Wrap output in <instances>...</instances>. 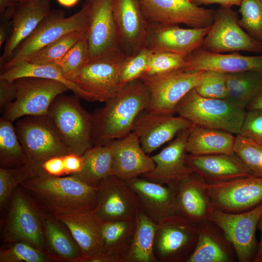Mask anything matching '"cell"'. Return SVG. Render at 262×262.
I'll return each mask as SVG.
<instances>
[{"label": "cell", "mask_w": 262, "mask_h": 262, "mask_svg": "<svg viewBox=\"0 0 262 262\" xmlns=\"http://www.w3.org/2000/svg\"><path fill=\"white\" fill-rule=\"evenodd\" d=\"M238 12L241 27L254 39L262 41V0H243Z\"/></svg>", "instance_id": "7bdbcfd3"}, {"label": "cell", "mask_w": 262, "mask_h": 262, "mask_svg": "<svg viewBox=\"0 0 262 262\" xmlns=\"http://www.w3.org/2000/svg\"><path fill=\"white\" fill-rule=\"evenodd\" d=\"M24 77H34L59 81L67 86L69 90L80 98L88 101L86 94L73 82L67 80L54 64L39 65L21 62L2 70L0 79L14 81Z\"/></svg>", "instance_id": "836d02e7"}, {"label": "cell", "mask_w": 262, "mask_h": 262, "mask_svg": "<svg viewBox=\"0 0 262 262\" xmlns=\"http://www.w3.org/2000/svg\"><path fill=\"white\" fill-rule=\"evenodd\" d=\"M80 98L61 94L50 106L47 115L61 141L72 153L82 155L93 147V116L81 105Z\"/></svg>", "instance_id": "3957f363"}, {"label": "cell", "mask_w": 262, "mask_h": 262, "mask_svg": "<svg viewBox=\"0 0 262 262\" xmlns=\"http://www.w3.org/2000/svg\"><path fill=\"white\" fill-rule=\"evenodd\" d=\"M234 134L193 124L190 128L186 149L192 155L235 154Z\"/></svg>", "instance_id": "4dcf8cb0"}, {"label": "cell", "mask_w": 262, "mask_h": 262, "mask_svg": "<svg viewBox=\"0 0 262 262\" xmlns=\"http://www.w3.org/2000/svg\"><path fill=\"white\" fill-rule=\"evenodd\" d=\"M38 175L54 177L66 176L64 162V156H54L45 161L41 165L40 172Z\"/></svg>", "instance_id": "c3c4849f"}, {"label": "cell", "mask_w": 262, "mask_h": 262, "mask_svg": "<svg viewBox=\"0 0 262 262\" xmlns=\"http://www.w3.org/2000/svg\"><path fill=\"white\" fill-rule=\"evenodd\" d=\"M261 42L262 43V41Z\"/></svg>", "instance_id": "6125c7cd"}, {"label": "cell", "mask_w": 262, "mask_h": 262, "mask_svg": "<svg viewBox=\"0 0 262 262\" xmlns=\"http://www.w3.org/2000/svg\"><path fill=\"white\" fill-rule=\"evenodd\" d=\"M198 238L197 224L177 214L157 223L153 252L157 262H187Z\"/></svg>", "instance_id": "30bf717a"}, {"label": "cell", "mask_w": 262, "mask_h": 262, "mask_svg": "<svg viewBox=\"0 0 262 262\" xmlns=\"http://www.w3.org/2000/svg\"><path fill=\"white\" fill-rule=\"evenodd\" d=\"M234 152L253 176L262 178V145L237 134Z\"/></svg>", "instance_id": "b9f144b4"}, {"label": "cell", "mask_w": 262, "mask_h": 262, "mask_svg": "<svg viewBox=\"0 0 262 262\" xmlns=\"http://www.w3.org/2000/svg\"><path fill=\"white\" fill-rule=\"evenodd\" d=\"M152 52V50L146 48L136 54L125 58L119 70L120 87L145 75Z\"/></svg>", "instance_id": "ee69618b"}, {"label": "cell", "mask_w": 262, "mask_h": 262, "mask_svg": "<svg viewBox=\"0 0 262 262\" xmlns=\"http://www.w3.org/2000/svg\"><path fill=\"white\" fill-rule=\"evenodd\" d=\"M195 4L200 6L201 5H209L212 4H218L220 6L231 7L233 6H240L243 0H189Z\"/></svg>", "instance_id": "816d5d0a"}, {"label": "cell", "mask_w": 262, "mask_h": 262, "mask_svg": "<svg viewBox=\"0 0 262 262\" xmlns=\"http://www.w3.org/2000/svg\"><path fill=\"white\" fill-rule=\"evenodd\" d=\"M15 0L18 3H23V2L31 1L32 0Z\"/></svg>", "instance_id": "91938a15"}, {"label": "cell", "mask_w": 262, "mask_h": 262, "mask_svg": "<svg viewBox=\"0 0 262 262\" xmlns=\"http://www.w3.org/2000/svg\"><path fill=\"white\" fill-rule=\"evenodd\" d=\"M261 262H262V260L261 261Z\"/></svg>", "instance_id": "94428289"}, {"label": "cell", "mask_w": 262, "mask_h": 262, "mask_svg": "<svg viewBox=\"0 0 262 262\" xmlns=\"http://www.w3.org/2000/svg\"><path fill=\"white\" fill-rule=\"evenodd\" d=\"M0 250V262H46L51 259L45 252L24 241L9 243Z\"/></svg>", "instance_id": "60d3db41"}, {"label": "cell", "mask_w": 262, "mask_h": 262, "mask_svg": "<svg viewBox=\"0 0 262 262\" xmlns=\"http://www.w3.org/2000/svg\"><path fill=\"white\" fill-rule=\"evenodd\" d=\"M239 20L231 7L220 6L215 10L213 22L200 48L213 53L247 51L262 54V43L245 31Z\"/></svg>", "instance_id": "8fae6325"}, {"label": "cell", "mask_w": 262, "mask_h": 262, "mask_svg": "<svg viewBox=\"0 0 262 262\" xmlns=\"http://www.w3.org/2000/svg\"><path fill=\"white\" fill-rule=\"evenodd\" d=\"M182 69L193 71L214 70L225 73L245 71L262 72V54L245 56L238 52L222 54L199 48L187 56Z\"/></svg>", "instance_id": "484cf974"}, {"label": "cell", "mask_w": 262, "mask_h": 262, "mask_svg": "<svg viewBox=\"0 0 262 262\" xmlns=\"http://www.w3.org/2000/svg\"><path fill=\"white\" fill-rule=\"evenodd\" d=\"M214 210L240 213L262 203V178L254 176L222 182H205Z\"/></svg>", "instance_id": "2e32d148"}, {"label": "cell", "mask_w": 262, "mask_h": 262, "mask_svg": "<svg viewBox=\"0 0 262 262\" xmlns=\"http://www.w3.org/2000/svg\"><path fill=\"white\" fill-rule=\"evenodd\" d=\"M113 155V175L128 180L151 171L155 166L152 158L143 150L133 132L108 142Z\"/></svg>", "instance_id": "7402d4cb"}, {"label": "cell", "mask_w": 262, "mask_h": 262, "mask_svg": "<svg viewBox=\"0 0 262 262\" xmlns=\"http://www.w3.org/2000/svg\"><path fill=\"white\" fill-rule=\"evenodd\" d=\"M95 212L102 221L134 220L141 210L139 199L126 181L114 175L99 181Z\"/></svg>", "instance_id": "9a60e30c"}, {"label": "cell", "mask_w": 262, "mask_h": 262, "mask_svg": "<svg viewBox=\"0 0 262 262\" xmlns=\"http://www.w3.org/2000/svg\"><path fill=\"white\" fill-rule=\"evenodd\" d=\"M149 23L183 24L200 28L212 25L215 10L205 9L189 0H138Z\"/></svg>", "instance_id": "5bb4252c"}, {"label": "cell", "mask_w": 262, "mask_h": 262, "mask_svg": "<svg viewBox=\"0 0 262 262\" xmlns=\"http://www.w3.org/2000/svg\"><path fill=\"white\" fill-rule=\"evenodd\" d=\"M85 262H119L114 256L103 251L99 252L88 258Z\"/></svg>", "instance_id": "f5cc1de1"}, {"label": "cell", "mask_w": 262, "mask_h": 262, "mask_svg": "<svg viewBox=\"0 0 262 262\" xmlns=\"http://www.w3.org/2000/svg\"><path fill=\"white\" fill-rule=\"evenodd\" d=\"M17 95V88L15 81L0 79V110L4 108L13 102Z\"/></svg>", "instance_id": "681fc988"}, {"label": "cell", "mask_w": 262, "mask_h": 262, "mask_svg": "<svg viewBox=\"0 0 262 262\" xmlns=\"http://www.w3.org/2000/svg\"><path fill=\"white\" fill-rule=\"evenodd\" d=\"M126 57L120 51L89 61L72 82L86 94L88 101L104 102L120 87L119 70Z\"/></svg>", "instance_id": "4fadbf2b"}, {"label": "cell", "mask_w": 262, "mask_h": 262, "mask_svg": "<svg viewBox=\"0 0 262 262\" xmlns=\"http://www.w3.org/2000/svg\"><path fill=\"white\" fill-rule=\"evenodd\" d=\"M157 223L141 210L136 218L131 249L125 262H157L153 246Z\"/></svg>", "instance_id": "d590c367"}, {"label": "cell", "mask_w": 262, "mask_h": 262, "mask_svg": "<svg viewBox=\"0 0 262 262\" xmlns=\"http://www.w3.org/2000/svg\"><path fill=\"white\" fill-rule=\"evenodd\" d=\"M175 184L179 214L196 224L209 219L214 209L205 182L192 173Z\"/></svg>", "instance_id": "4316f807"}, {"label": "cell", "mask_w": 262, "mask_h": 262, "mask_svg": "<svg viewBox=\"0 0 262 262\" xmlns=\"http://www.w3.org/2000/svg\"><path fill=\"white\" fill-rule=\"evenodd\" d=\"M136 219L104 221L101 225L102 250L125 262L131 249L136 228Z\"/></svg>", "instance_id": "1f68e13d"}, {"label": "cell", "mask_w": 262, "mask_h": 262, "mask_svg": "<svg viewBox=\"0 0 262 262\" xmlns=\"http://www.w3.org/2000/svg\"><path fill=\"white\" fill-rule=\"evenodd\" d=\"M20 186L43 211L54 215L93 212L98 204V186L73 175L35 176Z\"/></svg>", "instance_id": "7a4b0ae2"}, {"label": "cell", "mask_w": 262, "mask_h": 262, "mask_svg": "<svg viewBox=\"0 0 262 262\" xmlns=\"http://www.w3.org/2000/svg\"><path fill=\"white\" fill-rule=\"evenodd\" d=\"M204 71L181 69L168 73L144 76L140 78L150 94L146 110L166 115H174L179 102L200 82Z\"/></svg>", "instance_id": "9c48e42d"}, {"label": "cell", "mask_w": 262, "mask_h": 262, "mask_svg": "<svg viewBox=\"0 0 262 262\" xmlns=\"http://www.w3.org/2000/svg\"><path fill=\"white\" fill-rule=\"evenodd\" d=\"M226 100L246 109L262 91V72L245 71L226 74Z\"/></svg>", "instance_id": "d6a6232c"}, {"label": "cell", "mask_w": 262, "mask_h": 262, "mask_svg": "<svg viewBox=\"0 0 262 262\" xmlns=\"http://www.w3.org/2000/svg\"><path fill=\"white\" fill-rule=\"evenodd\" d=\"M187 56L166 51H153L144 76L164 74L182 69Z\"/></svg>", "instance_id": "f6af8a7d"}, {"label": "cell", "mask_w": 262, "mask_h": 262, "mask_svg": "<svg viewBox=\"0 0 262 262\" xmlns=\"http://www.w3.org/2000/svg\"><path fill=\"white\" fill-rule=\"evenodd\" d=\"M42 219L47 253L51 260L82 262L80 247L67 227L43 210Z\"/></svg>", "instance_id": "f546056e"}, {"label": "cell", "mask_w": 262, "mask_h": 262, "mask_svg": "<svg viewBox=\"0 0 262 262\" xmlns=\"http://www.w3.org/2000/svg\"><path fill=\"white\" fill-rule=\"evenodd\" d=\"M113 14L120 50L131 56L146 48L148 22L138 0H113Z\"/></svg>", "instance_id": "ac0fdd59"}, {"label": "cell", "mask_w": 262, "mask_h": 262, "mask_svg": "<svg viewBox=\"0 0 262 262\" xmlns=\"http://www.w3.org/2000/svg\"><path fill=\"white\" fill-rule=\"evenodd\" d=\"M126 181L137 195L142 210L156 223L179 214L175 184H162L139 177Z\"/></svg>", "instance_id": "603a6c76"}, {"label": "cell", "mask_w": 262, "mask_h": 262, "mask_svg": "<svg viewBox=\"0 0 262 262\" xmlns=\"http://www.w3.org/2000/svg\"><path fill=\"white\" fill-rule=\"evenodd\" d=\"M87 32L76 31L64 35L38 51L28 62L39 65L54 63L86 36Z\"/></svg>", "instance_id": "74e56055"}, {"label": "cell", "mask_w": 262, "mask_h": 262, "mask_svg": "<svg viewBox=\"0 0 262 262\" xmlns=\"http://www.w3.org/2000/svg\"><path fill=\"white\" fill-rule=\"evenodd\" d=\"M193 124L179 115L154 113L145 110L137 118L132 132L138 137L143 150L149 154L171 141Z\"/></svg>", "instance_id": "d6986e66"}, {"label": "cell", "mask_w": 262, "mask_h": 262, "mask_svg": "<svg viewBox=\"0 0 262 262\" xmlns=\"http://www.w3.org/2000/svg\"><path fill=\"white\" fill-rule=\"evenodd\" d=\"M27 194L20 186L13 192L3 238L8 243L26 242L47 253L42 210Z\"/></svg>", "instance_id": "52a82bcc"}, {"label": "cell", "mask_w": 262, "mask_h": 262, "mask_svg": "<svg viewBox=\"0 0 262 262\" xmlns=\"http://www.w3.org/2000/svg\"><path fill=\"white\" fill-rule=\"evenodd\" d=\"M175 113L193 124L236 135L240 131L246 111L226 99L202 97L194 88L179 102Z\"/></svg>", "instance_id": "277c9868"}, {"label": "cell", "mask_w": 262, "mask_h": 262, "mask_svg": "<svg viewBox=\"0 0 262 262\" xmlns=\"http://www.w3.org/2000/svg\"><path fill=\"white\" fill-rule=\"evenodd\" d=\"M262 215V203L243 212L214 210L209 220L217 225L232 245L239 262H253L259 244L256 231Z\"/></svg>", "instance_id": "7c38bea8"}, {"label": "cell", "mask_w": 262, "mask_h": 262, "mask_svg": "<svg viewBox=\"0 0 262 262\" xmlns=\"http://www.w3.org/2000/svg\"><path fill=\"white\" fill-rule=\"evenodd\" d=\"M190 128L180 131L160 152L151 156L155 166L151 171L143 175V177L170 185L180 182L193 173L186 163Z\"/></svg>", "instance_id": "44dd1931"}, {"label": "cell", "mask_w": 262, "mask_h": 262, "mask_svg": "<svg viewBox=\"0 0 262 262\" xmlns=\"http://www.w3.org/2000/svg\"><path fill=\"white\" fill-rule=\"evenodd\" d=\"M186 163L193 173L209 184L253 176L235 154H187Z\"/></svg>", "instance_id": "d4e9b609"}, {"label": "cell", "mask_w": 262, "mask_h": 262, "mask_svg": "<svg viewBox=\"0 0 262 262\" xmlns=\"http://www.w3.org/2000/svg\"><path fill=\"white\" fill-rule=\"evenodd\" d=\"M149 101L148 89L140 79L120 87L92 115L93 146L104 145L132 132L135 121Z\"/></svg>", "instance_id": "6da1fadb"}, {"label": "cell", "mask_w": 262, "mask_h": 262, "mask_svg": "<svg viewBox=\"0 0 262 262\" xmlns=\"http://www.w3.org/2000/svg\"><path fill=\"white\" fill-rule=\"evenodd\" d=\"M55 216L67 227L80 247L82 262H85L90 257L102 251L101 230L103 222L95 211Z\"/></svg>", "instance_id": "f1b7e54d"}, {"label": "cell", "mask_w": 262, "mask_h": 262, "mask_svg": "<svg viewBox=\"0 0 262 262\" xmlns=\"http://www.w3.org/2000/svg\"><path fill=\"white\" fill-rule=\"evenodd\" d=\"M89 9L86 38L90 61L121 51L113 14V0H85Z\"/></svg>", "instance_id": "e0dca14e"}, {"label": "cell", "mask_w": 262, "mask_h": 262, "mask_svg": "<svg viewBox=\"0 0 262 262\" xmlns=\"http://www.w3.org/2000/svg\"><path fill=\"white\" fill-rule=\"evenodd\" d=\"M82 156V170L72 175L85 183L97 186L103 179L113 175V155L108 143L94 146Z\"/></svg>", "instance_id": "e575fe53"}, {"label": "cell", "mask_w": 262, "mask_h": 262, "mask_svg": "<svg viewBox=\"0 0 262 262\" xmlns=\"http://www.w3.org/2000/svg\"><path fill=\"white\" fill-rule=\"evenodd\" d=\"M50 11V0H32L18 4L11 20V33L0 57V68Z\"/></svg>", "instance_id": "cb8c5ba5"}, {"label": "cell", "mask_w": 262, "mask_h": 262, "mask_svg": "<svg viewBox=\"0 0 262 262\" xmlns=\"http://www.w3.org/2000/svg\"><path fill=\"white\" fill-rule=\"evenodd\" d=\"M257 229H258L261 233V240L259 244L258 248L254 259V262H261L262 260V215L259 220Z\"/></svg>", "instance_id": "11a10c76"}, {"label": "cell", "mask_w": 262, "mask_h": 262, "mask_svg": "<svg viewBox=\"0 0 262 262\" xmlns=\"http://www.w3.org/2000/svg\"><path fill=\"white\" fill-rule=\"evenodd\" d=\"M255 109H262V91L246 109V111Z\"/></svg>", "instance_id": "6f0895ef"}, {"label": "cell", "mask_w": 262, "mask_h": 262, "mask_svg": "<svg viewBox=\"0 0 262 262\" xmlns=\"http://www.w3.org/2000/svg\"><path fill=\"white\" fill-rule=\"evenodd\" d=\"M64 162L66 176L77 174L82 169V156L71 152L64 156Z\"/></svg>", "instance_id": "f907efd6"}, {"label": "cell", "mask_w": 262, "mask_h": 262, "mask_svg": "<svg viewBox=\"0 0 262 262\" xmlns=\"http://www.w3.org/2000/svg\"><path fill=\"white\" fill-rule=\"evenodd\" d=\"M27 164L26 154L13 122L0 118V167L12 168Z\"/></svg>", "instance_id": "8d00e7d4"}, {"label": "cell", "mask_w": 262, "mask_h": 262, "mask_svg": "<svg viewBox=\"0 0 262 262\" xmlns=\"http://www.w3.org/2000/svg\"><path fill=\"white\" fill-rule=\"evenodd\" d=\"M226 74L217 71L205 70L200 82L195 89L202 97L225 99L227 95Z\"/></svg>", "instance_id": "bcb514c9"}, {"label": "cell", "mask_w": 262, "mask_h": 262, "mask_svg": "<svg viewBox=\"0 0 262 262\" xmlns=\"http://www.w3.org/2000/svg\"><path fill=\"white\" fill-rule=\"evenodd\" d=\"M88 6L73 15L65 17L60 10L51 11L39 24L32 34L17 47L3 70L21 62H28L38 51L64 35L76 31L88 30Z\"/></svg>", "instance_id": "8992f818"}, {"label": "cell", "mask_w": 262, "mask_h": 262, "mask_svg": "<svg viewBox=\"0 0 262 262\" xmlns=\"http://www.w3.org/2000/svg\"><path fill=\"white\" fill-rule=\"evenodd\" d=\"M238 134L262 145V109L246 111Z\"/></svg>", "instance_id": "7dc6e473"}, {"label": "cell", "mask_w": 262, "mask_h": 262, "mask_svg": "<svg viewBox=\"0 0 262 262\" xmlns=\"http://www.w3.org/2000/svg\"><path fill=\"white\" fill-rule=\"evenodd\" d=\"M89 61L90 52L86 35L52 64L59 68L65 78L72 82Z\"/></svg>", "instance_id": "f35d334b"}, {"label": "cell", "mask_w": 262, "mask_h": 262, "mask_svg": "<svg viewBox=\"0 0 262 262\" xmlns=\"http://www.w3.org/2000/svg\"><path fill=\"white\" fill-rule=\"evenodd\" d=\"M18 4L15 0H0V14L8 9L16 7Z\"/></svg>", "instance_id": "9f6ffc18"}, {"label": "cell", "mask_w": 262, "mask_h": 262, "mask_svg": "<svg viewBox=\"0 0 262 262\" xmlns=\"http://www.w3.org/2000/svg\"><path fill=\"white\" fill-rule=\"evenodd\" d=\"M79 0H57L61 5L66 7H71L76 5Z\"/></svg>", "instance_id": "680465c9"}, {"label": "cell", "mask_w": 262, "mask_h": 262, "mask_svg": "<svg viewBox=\"0 0 262 262\" xmlns=\"http://www.w3.org/2000/svg\"><path fill=\"white\" fill-rule=\"evenodd\" d=\"M15 82L16 97L4 108L2 115L13 122L26 116L47 115L54 99L69 90L65 84L50 79L24 77Z\"/></svg>", "instance_id": "ba28073f"}, {"label": "cell", "mask_w": 262, "mask_h": 262, "mask_svg": "<svg viewBox=\"0 0 262 262\" xmlns=\"http://www.w3.org/2000/svg\"><path fill=\"white\" fill-rule=\"evenodd\" d=\"M35 176L28 164L12 168H0V207L2 210L15 189L24 181Z\"/></svg>", "instance_id": "ab89813d"}, {"label": "cell", "mask_w": 262, "mask_h": 262, "mask_svg": "<svg viewBox=\"0 0 262 262\" xmlns=\"http://www.w3.org/2000/svg\"><path fill=\"white\" fill-rule=\"evenodd\" d=\"M15 127L27 164L35 176L39 174L47 160L71 152L61 141L47 115L21 117L17 120Z\"/></svg>", "instance_id": "5b68a950"}, {"label": "cell", "mask_w": 262, "mask_h": 262, "mask_svg": "<svg viewBox=\"0 0 262 262\" xmlns=\"http://www.w3.org/2000/svg\"><path fill=\"white\" fill-rule=\"evenodd\" d=\"M198 238L187 262H234L235 249L222 230L210 220L197 224Z\"/></svg>", "instance_id": "83f0119b"}, {"label": "cell", "mask_w": 262, "mask_h": 262, "mask_svg": "<svg viewBox=\"0 0 262 262\" xmlns=\"http://www.w3.org/2000/svg\"><path fill=\"white\" fill-rule=\"evenodd\" d=\"M211 26L182 28L178 24L148 22L146 48L153 51H166L188 56L201 47Z\"/></svg>", "instance_id": "ffe728a7"}, {"label": "cell", "mask_w": 262, "mask_h": 262, "mask_svg": "<svg viewBox=\"0 0 262 262\" xmlns=\"http://www.w3.org/2000/svg\"><path fill=\"white\" fill-rule=\"evenodd\" d=\"M11 26V21H1L0 26V47H1L5 41L9 30Z\"/></svg>", "instance_id": "db71d44e"}]
</instances>
